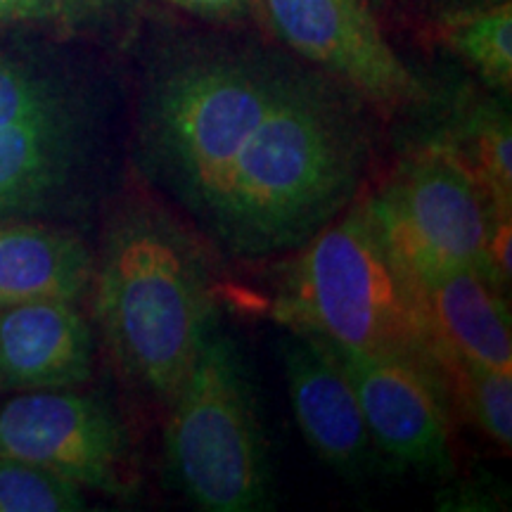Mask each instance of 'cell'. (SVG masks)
<instances>
[{
	"instance_id": "cell-19",
	"label": "cell",
	"mask_w": 512,
	"mask_h": 512,
	"mask_svg": "<svg viewBox=\"0 0 512 512\" xmlns=\"http://www.w3.org/2000/svg\"><path fill=\"white\" fill-rule=\"evenodd\" d=\"M164 3L209 22H235L247 17L259 0H164Z\"/></svg>"
},
{
	"instance_id": "cell-12",
	"label": "cell",
	"mask_w": 512,
	"mask_h": 512,
	"mask_svg": "<svg viewBox=\"0 0 512 512\" xmlns=\"http://www.w3.org/2000/svg\"><path fill=\"white\" fill-rule=\"evenodd\" d=\"M95 256L76 233L46 223L0 219V309L72 302L91 292Z\"/></svg>"
},
{
	"instance_id": "cell-5",
	"label": "cell",
	"mask_w": 512,
	"mask_h": 512,
	"mask_svg": "<svg viewBox=\"0 0 512 512\" xmlns=\"http://www.w3.org/2000/svg\"><path fill=\"white\" fill-rule=\"evenodd\" d=\"M366 204L406 271L460 264L475 266L496 280L489 264L496 209L444 138L418 147L394 181Z\"/></svg>"
},
{
	"instance_id": "cell-15",
	"label": "cell",
	"mask_w": 512,
	"mask_h": 512,
	"mask_svg": "<svg viewBox=\"0 0 512 512\" xmlns=\"http://www.w3.org/2000/svg\"><path fill=\"white\" fill-rule=\"evenodd\" d=\"M446 46L470 64L489 86L510 91L512 83V5L441 15Z\"/></svg>"
},
{
	"instance_id": "cell-20",
	"label": "cell",
	"mask_w": 512,
	"mask_h": 512,
	"mask_svg": "<svg viewBox=\"0 0 512 512\" xmlns=\"http://www.w3.org/2000/svg\"><path fill=\"white\" fill-rule=\"evenodd\" d=\"M55 5L57 22L79 27V24L100 22L119 10L126 0H50Z\"/></svg>"
},
{
	"instance_id": "cell-8",
	"label": "cell",
	"mask_w": 512,
	"mask_h": 512,
	"mask_svg": "<svg viewBox=\"0 0 512 512\" xmlns=\"http://www.w3.org/2000/svg\"><path fill=\"white\" fill-rule=\"evenodd\" d=\"M328 347L354 387L377 451L420 472L451 475L444 377L401 358Z\"/></svg>"
},
{
	"instance_id": "cell-6",
	"label": "cell",
	"mask_w": 512,
	"mask_h": 512,
	"mask_svg": "<svg viewBox=\"0 0 512 512\" xmlns=\"http://www.w3.org/2000/svg\"><path fill=\"white\" fill-rule=\"evenodd\" d=\"M0 456L29 460L81 489L124 494L128 444L117 415L91 394L41 389L0 406Z\"/></svg>"
},
{
	"instance_id": "cell-10",
	"label": "cell",
	"mask_w": 512,
	"mask_h": 512,
	"mask_svg": "<svg viewBox=\"0 0 512 512\" xmlns=\"http://www.w3.org/2000/svg\"><path fill=\"white\" fill-rule=\"evenodd\" d=\"M93 332L72 302L0 309V392L74 389L91 380Z\"/></svg>"
},
{
	"instance_id": "cell-4",
	"label": "cell",
	"mask_w": 512,
	"mask_h": 512,
	"mask_svg": "<svg viewBox=\"0 0 512 512\" xmlns=\"http://www.w3.org/2000/svg\"><path fill=\"white\" fill-rule=\"evenodd\" d=\"M166 408V460L183 494L209 512L261 508L268 498L266 444L233 339L214 328Z\"/></svg>"
},
{
	"instance_id": "cell-3",
	"label": "cell",
	"mask_w": 512,
	"mask_h": 512,
	"mask_svg": "<svg viewBox=\"0 0 512 512\" xmlns=\"http://www.w3.org/2000/svg\"><path fill=\"white\" fill-rule=\"evenodd\" d=\"M273 316L332 347L401 358L444 377V358L413 280L368 204L342 209L285 268Z\"/></svg>"
},
{
	"instance_id": "cell-23",
	"label": "cell",
	"mask_w": 512,
	"mask_h": 512,
	"mask_svg": "<svg viewBox=\"0 0 512 512\" xmlns=\"http://www.w3.org/2000/svg\"><path fill=\"white\" fill-rule=\"evenodd\" d=\"M505 3V0H439L441 15H451V12H465V10H479L491 8V5Z\"/></svg>"
},
{
	"instance_id": "cell-2",
	"label": "cell",
	"mask_w": 512,
	"mask_h": 512,
	"mask_svg": "<svg viewBox=\"0 0 512 512\" xmlns=\"http://www.w3.org/2000/svg\"><path fill=\"white\" fill-rule=\"evenodd\" d=\"M200 245L162 209L133 204L107 230L93 309L121 373L169 406L216 328Z\"/></svg>"
},
{
	"instance_id": "cell-24",
	"label": "cell",
	"mask_w": 512,
	"mask_h": 512,
	"mask_svg": "<svg viewBox=\"0 0 512 512\" xmlns=\"http://www.w3.org/2000/svg\"><path fill=\"white\" fill-rule=\"evenodd\" d=\"M361 3H368V0H361Z\"/></svg>"
},
{
	"instance_id": "cell-1",
	"label": "cell",
	"mask_w": 512,
	"mask_h": 512,
	"mask_svg": "<svg viewBox=\"0 0 512 512\" xmlns=\"http://www.w3.org/2000/svg\"><path fill=\"white\" fill-rule=\"evenodd\" d=\"M140 150L216 245L264 259L299 249L349 207L370 138L323 83L209 55L178 62L152 83Z\"/></svg>"
},
{
	"instance_id": "cell-13",
	"label": "cell",
	"mask_w": 512,
	"mask_h": 512,
	"mask_svg": "<svg viewBox=\"0 0 512 512\" xmlns=\"http://www.w3.org/2000/svg\"><path fill=\"white\" fill-rule=\"evenodd\" d=\"M72 121L0 128V219L48 207L76 164Z\"/></svg>"
},
{
	"instance_id": "cell-11",
	"label": "cell",
	"mask_w": 512,
	"mask_h": 512,
	"mask_svg": "<svg viewBox=\"0 0 512 512\" xmlns=\"http://www.w3.org/2000/svg\"><path fill=\"white\" fill-rule=\"evenodd\" d=\"M406 273L418 290L444 363L465 358L512 370L510 306L491 275L460 264H430Z\"/></svg>"
},
{
	"instance_id": "cell-18",
	"label": "cell",
	"mask_w": 512,
	"mask_h": 512,
	"mask_svg": "<svg viewBox=\"0 0 512 512\" xmlns=\"http://www.w3.org/2000/svg\"><path fill=\"white\" fill-rule=\"evenodd\" d=\"M60 121H72V114L55 88L22 64L0 57V128Z\"/></svg>"
},
{
	"instance_id": "cell-7",
	"label": "cell",
	"mask_w": 512,
	"mask_h": 512,
	"mask_svg": "<svg viewBox=\"0 0 512 512\" xmlns=\"http://www.w3.org/2000/svg\"><path fill=\"white\" fill-rule=\"evenodd\" d=\"M271 29L304 60L375 105L420 100L422 86L394 53L361 0H259Z\"/></svg>"
},
{
	"instance_id": "cell-17",
	"label": "cell",
	"mask_w": 512,
	"mask_h": 512,
	"mask_svg": "<svg viewBox=\"0 0 512 512\" xmlns=\"http://www.w3.org/2000/svg\"><path fill=\"white\" fill-rule=\"evenodd\" d=\"M86 508L72 479L29 460L0 456V512H76Z\"/></svg>"
},
{
	"instance_id": "cell-14",
	"label": "cell",
	"mask_w": 512,
	"mask_h": 512,
	"mask_svg": "<svg viewBox=\"0 0 512 512\" xmlns=\"http://www.w3.org/2000/svg\"><path fill=\"white\" fill-rule=\"evenodd\" d=\"M444 140L475 174L494 204L496 216H512V133L508 114L477 107Z\"/></svg>"
},
{
	"instance_id": "cell-21",
	"label": "cell",
	"mask_w": 512,
	"mask_h": 512,
	"mask_svg": "<svg viewBox=\"0 0 512 512\" xmlns=\"http://www.w3.org/2000/svg\"><path fill=\"white\" fill-rule=\"evenodd\" d=\"M512 216H496L489 240V264L501 285H510L512 278Z\"/></svg>"
},
{
	"instance_id": "cell-16",
	"label": "cell",
	"mask_w": 512,
	"mask_h": 512,
	"mask_svg": "<svg viewBox=\"0 0 512 512\" xmlns=\"http://www.w3.org/2000/svg\"><path fill=\"white\" fill-rule=\"evenodd\" d=\"M448 389H458L460 399L491 441L510 451L512 444V370H498L465 358L444 363Z\"/></svg>"
},
{
	"instance_id": "cell-9",
	"label": "cell",
	"mask_w": 512,
	"mask_h": 512,
	"mask_svg": "<svg viewBox=\"0 0 512 512\" xmlns=\"http://www.w3.org/2000/svg\"><path fill=\"white\" fill-rule=\"evenodd\" d=\"M283 363L292 413L313 453L347 479L368 475L377 463L361 403L347 373L323 339L294 332L283 339Z\"/></svg>"
},
{
	"instance_id": "cell-22",
	"label": "cell",
	"mask_w": 512,
	"mask_h": 512,
	"mask_svg": "<svg viewBox=\"0 0 512 512\" xmlns=\"http://www.w3.org/2000/svg\"><path fill=\"white\" fill-rule=\"evenodd\" d=\"M34 22H57L55 5L50 0H0V27Z\"/></svg>"
}]
</instances>
